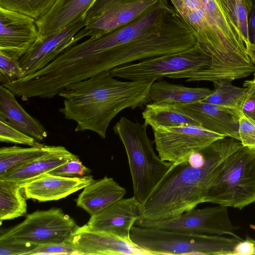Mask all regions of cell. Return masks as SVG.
I'll use <instances>...</instances> for the list:
<instances>
[{"mask_svg": "<svg viewBox=\"0 0 255 255\" xmlns=\"http://www.w3.org/2000/svg\"><path fill=\"white\" fill-rule=\"evenodd\" d=\"M243 146L240 140L226 137L172 164L142 204L143 219H173L204 203L217 167Z\"/></svg>", "mask_w": 255, "mask_h": 255, "instance_id": "obj_1", "label": "cell"}, {"mask_svg": "<svg viewBox=\"0 0 255 255\" xmlns=\"http://www.w3.org/2000/svg\"><path fill=\"white\" fill-rule=\"evenodd\" d=\"M155 80L123 81L110 71L66 86L58 94L64 99L59 111L77 123L75 131L90 130L105 138L112 120L126 108L150 103L148 93Z\"/></svg>", "mask_w": 255, "mask_h": 255, "instance_id": "obj_2", "label": "cell"}, {"mask_svg": "<svg viewBox=\"0 0 255 255\" xmlns=\"http://www.w3.org/2000/svg\"><path fill=\"white\" fill-rule=\"evenodd\" d=\"M170 1L210 56V72L217 76L230 75L249 62L242 33L217 0Z\"/></svg>", "mask_w": 255, "mask_h": 255, "instance_id": "obj_3", "label": "cell"}, {"mask_svg": "<svg viewBox=\"0 0 255 255\" xmlns=\"http://www.w3.org/2000/svg\"><path fill=\"white\" fill-rule=\"evenodd\" d=\"M147 125L122 117L113 127L126 150L134 196L142 204L172 164L161 159L147 134Z\"/></svg>", "mask_w": 255, "mask_h": 255, "instance_id": "obj_4", "label": "cell"}, {"mask_svg": "<svg viewBox=\"0 0 255 255\" xmlns=\"http://www.w3.org/2000/svg\"><path fill=\"white\" fill-rule=\"evenodd\" d=\"M131 241L152 255H233L236 245L243 239L234 237L141 227L134 225Z\"/></svg>", "mask_w": 255, "mask_h": 255, "instance_id": "obj_5", "label": "cell"}, {"mask_svg": "<svg viewBox=\"0 0 255 255\" xmlns=\"http://www.w3.org/2000/svg\"><path fill=\"white\" fill-rule=\"evenodd\" d=\"M242 209L255 203V150L243 146L217 167L204 203Z\"/></svg>", "mask_w": 255, "mask_h": 255, "instance_id": "obj_6", "label": "cell"}, {"mask_svg": "<svg viewBox=\"0 0 255 255\" xmlns=\"http://www.w3.org/2000/svg\"><path fill=\"white\" fill-rule=\"evenodd\" d=\"M78 227L73 218L60 208L36 211L0 236V242L39 245L68 242Z\"/></svg>", "mask_w": 255, "mask_h": 255, "instance_id": "obj_7", "label": "cell"}, {"mask_svg": "<svg viewBox=\"0 0 255 255\" xmlns=\"http://www.w3.org/2000/svg\"><path fill=\"white\" fill-rule=\"evenodd\" d=\"M211 63L210 56L197 42L188 50L119 66L110 72L114 77L130 81H156L181 72L205 70L210 67Z\"/></svg>", "mask_w": 255, "mask_h": 255, "instance_id": "obj_8", "label": "cell"}, {"mask_svg": "<svg viewBox=\"0 0 255 255\" xmlns=\"http://www.w3.org/2000/svg\"><path fill=\"white\" fill-rule=\"evenodd\" d=\"M135 226L162 230L213 235H229L242 239L236 234L239 227L231 222L228 207L219 205L193 208L171 219L137 221Z\"/></svg>", "mask_w": 255, "mask_h": 255, "instance_id": "obj_9", "label": "cell"}, {"mask_svg": "<svg viewBox=\"0 0 255 255\" xmlns=\"http://www.w3.org/2000/svg\"><path fill=\"white\" fill-rule=\"evenodd\" d=\"M158 0H95L86 12L79 31L84 38L105 35L130 22Z\"/></svg>", "mask_w": 255, "mask_h": 255, "instance_id": "obj_10", "label": "cell"}, {"mask_svg": "<svg viewBox=\"0 0 255 255\" xmlns=\"http://www.w3.org/2000/svg\"><path fill=\"white\" fill-rule=\"evenodd\" d=\"M155 148L161 160L173 165L189 159L196 151L226 136L196 125L159 127L153 129Z\"/></svg>", "mask_w": 255, "mask_h": 255, "instance_id": "obj_11", "label": "cell"}, {"mask_svg": "<svg viewBox=\"0 0 255 255\" xmlns=\"http://www.w3.org/2000/svg\"><path fill=\"white\" fill-rule=\"evenodd\" d=\"M83 16L60 30L42 36V39L19 59L25 76L46 67L65 50L81 39L77 33L84 26Z\"/></svg>", "mask_w": 255, "mask_h": 255, "instance_id": "obj_12", "label": "cell"}, {"mask_svg": "<svg viewBox=\"0 0 255 255\" xmlns=\"http://www.w3.org/2000/svg\"><path fill=\"white\" fill-rule=\"evenodd\" d=\"M0 52L19 59L42 39L36 20L0 7Z\"/></svg>", "mask_w": 255, "mask_h": 255, "instance_id": "obj_13", "label": "cell"}, {"mask_svg": "<svg viewBox=\"0 0 255 255\" xmlns=\"http://www.w3.org/2000/svg\"><path fill=\"white\" fill-rule=\"evenodd\" d=\"M81 255H152L131 241L95 231L86 224L78 226L69 241Z\"/></svg>", "mask_w": 255, "mask_h": 255, "instance_id": "obj_14", "label": "cell"}, {"mask_svg": "<svg viewBox=\"0 0 255 255\" xmlns=\"http://www.w3.org/2000/svg\"><path fill=\"white\" fill-rule=\"evenodd\" d=\"M142 219V204L133 196L120 199L91 216L87 225L93 230L111 233L131 241L130 234L132 227Z\"/></svg>", "mask_w": 255, "mask_h": 255, "instance_id": "obj_15", "label": "cell"}, {"mask_svg": "<svg viewBox=\"0 0 255 255\" xmlns=\"http://www.w3.org/2000/svg\"><path fill=\"white\" fill-rule=\"evenodd\" d=\"M175 105L203 128L240 140V111L202 101Z\"/></svg>", "mask_w": 255, "mask_h": 255, "instance_id": "obj_16", "label": "cell"}, {"mask_svg": "<svg viewBox=\"0 0 255 255\" xmlns=\"http://www.w3.org/2000/svg\"><path fill=\"white\" fill-rule=\"evenodd\" d=\"M94 180L91 175L68 177L46 173L21 185L26 199L40 202L58 200L78 191Z\"/></svg>", "mask_w": 255, "mask_h": 255, "instance_id": "obj_17", "label": "cell"}, {"mask_svg": "<svg viewBox=\"0 0 255 255\" xmlns=\"http://www.w3.org/2000/svg\"><path fill=\"white\" fill-rule=\"evenodd\" d=\"M126 189L107 176L86 186L76 199V205L90 216L123 198Z\"/></svg>", "mask_w": 255, "mask_h": 255, "instance_id": "obj_18", "label": "cell"}, {"mask_svg": "<svg viewBox=\"0 0 255 255\" xmlns=\"http://www.w3.org/2000/svg\"><path fill=\"white\" fill-rule=\"evenodd\" d=\"M15 96L10 90L0 85V118L37 141H42L47 136L45 128L38 120L25 111Z\"/></svg>", "mask_w": 255, "mask_h": 255, "instance_id": "obj_19", "label": "cell"}, {"mask_svg": "<svg viewBox=\"0 0 255 255\" xmlns=\"http://www.w3.org/2000/svg\"><path fill=\"white\" fill-rule=\"evenodd\" d=\"M95 0H56L50 10L36 20L42 36L55 33L85 16Z\"/></svg>", "mask_w": 255, "mask_h": 255, "instance_id": "obj_20", "label": "cell"}, {"mask_svg": "<svg viewBox=\"0 0 255 255\" xmlns=\"http://www.w3.org/2000/svg\"><path fill=\"white\" fill-rule=\"evenodd\" d=\"M76 156L64 146H59L46 156L0 174V180L23 184L48 173Z\"/></svg>", "mask_w": 255, "mask_h": 255, "instance_id": "obj_21", "label": "cell"}, {"mask_svg": "<svg viewBox=\"0 0 255 255\" xmlns=\"http://www.w3.org/2000/svg\"><path fill=\"white\" fill-rule=\"evenodd\" d=\"M212 91L213 90L205 87L191 88L165 81H155L150 87L148 98L152 103L187 104L201 101Z\"/></svg>", "mask_w": 255, "mask_h": 255, "instance_id": "obj_22", "label": "cell"}, {"mask_svg": "<svg viewBox=\"0 0 255 255\" xmlns=\"http://www.w3.org/2000/svg\"><path fill=\"white\" fill-rule=\"evenodd\" d=\"M142 113L144 123L152 129L159 127H177L198 123L180 111L175 105L149 103Z\"/></svg>", "mask_w": 255, "mask_h": 255, "instance_id": "obj_23", "label": "cell"}, {"mask_svg": "<svg viewBox=\"0 0 255 255\" xmlns=\"http://www.w3.org/2000/svg\"><path fill=\"white\" fill-rule=\"evenodd\" d=\"M58 147L42 144L26 148L17 146L2 147L0 148V174L46 156Z\"/></svg>", "mask_w": 255, "mask_h": 255, "instance_id": "obj_24", "label": "cell"}, {"mask_svg": "<svg viewBox=\"0 0 255 255\" xmlns=\"http://www.w3.org/2000/svg\"><path fill=\"white\" fill-rule=\"evenodd\" d=\"M21 184L0 180V220L14 219L24 215L27 204L21 192Z\"/></svg>", "mask_w": 255, "mask_h": 255, "instance_id": "obj_25", "label": "cell"}, {"mask_svg": "<svg viewBox=\"0 0 255 255\" xmlns=\"http://www.w3.org/2000/svg\"><path fill=\"white\" fill-rule=\"evenodd\" d=\"M213 84L214 88L212 93L201 101L234 109L241 112L247 88L234 86L228 80L216 81Z\"/></svg>", "mask_w": 255, "mask_h": 255, "instance_id": "obj_26", "label": "cell"}, {"mask_svg": "<svg viewBox=\"0 0 255 255\" xmlns=\"http://www.w3.org/2000/svg\"><path fill=\"white\" fill-rule=\"evenodd\" d=\"M56 0H0V7L24 14L37 20L52 7Z\"/></svg>", "mask_w": 255, "mask_h": 255, "instance_id": "obj_27", "label": "cell"}, {"mask_svg": "<svg viewBox=\"0 0 255 255\" xmlns=\"http://www.w3.org/2000/svg\"><path fill=\"white\" fill-rule=\"evenodd\" d=\"M217 0L242 33L246 45L250 42L249 39L248 17L252 8L251 0Z\"/></svg>", "mask_w": 255, "mask_h": 255, "instance_id": "obj_28", "label": "cell"}, {"mask_svg": "<svg viewBox=\"0 0 255 255\" xmlns=\"http://www.w3.org/2000/svg\"><path fill=\"white\" fill-rule=\"evenodd\" d=\"M25 77L19 59L0 52V82L1 85L11 83Z\"/></svg>", "mask_w": 255, "mask_h": 255, "instance_id": "obj_29", "label": "cell"}, {"mask_svg": "<svg viewBox=\"0 0 255 255\" xmlns=\"http://www.w3.org/2000/svg\"><path fill=\"white\" fill-rule=\"evenodd\" d=\"M0 141L30 146H36L41 144L33 137L21 132L0 118Z\"/></svg>", "mask_w": 255, "mask_h": 255, "instance_id": "obj_30", "label": "cell"}, {"mask_svg": "<svg viewBox=\"0 0 255 255\" xmlns=\"http://www.w3.org/2000/svg\"><path fill=\"white\" fill-rule=\"evenodd\" d=\"M81 255L74 246L68 242L39 245L30 250L26 254V255Z\"/></svg>", "mask_w": 255, "mask_h": 255, "instance_id": "obj_31", "label": "cell"}, {"mask_svg": "<svg viewBox=\"0 0 255 255\" xmlns=\"http://www.w3.org/2000/svg\"><path fill=\"white\" fill-rule=\"evenodd\" d=\"M91 171L76 156L47 173L63 177H75L88 175Z\"/></svg>", "mask_w": 255, "mask_h": 255, "instance_id": "obj_32", "label": "cell"}, {"mask_svg": "<svg viewBox=\"0 0 255 255\" xmlns=\"http://www.w3.org/2000/svg\"><path fill=\"white\" fill-rule=\"evenodd\" d=\"M240 141L244 147L255 150V121L242 114L239 120Z\"/></svg>", "mask_w": 255, "mask_h": 255, "instance_id": "obj_33", "label": "cell"}, {"mask_svg": "<svg viewBox=\"0 0 255 255\" xmlns=\"http://www.w3.org/2000/svg\"><path fill=\"white\" fill-rule=\"evenodd\" d=\"M243 85L247 88V92L241 112L246 117L255 121V80H246Z\"/></svg>", "mask_w": 255, "mask_h": 255, "instance_id": "obj_34", "label": "cell"}, {"mask_svg": "<svg viewBox=\"0 0 255 255\" xmlns=\"http://www.w3.org/2000/svg\"><path fill=\"white\" fill-rule=\"evenodd\" d=\"M36 246L0 241V255H26Z\"/></svg>", "mask_w": 255, "mask_h": 255, "instance_id": "obj_35", "label": "cell"}, {"mask_svg": "<svg viewBox=\"0 0 255 255\" xmlns=\"http://www.w3.org/2000/svg\"><path fill=\"white\" fill-rule=\"evenodd\" d=\"M252 239L241 240L235 247L233 255H253L254 243Z\"/></svg>", "mask_w": 255, "mask_h": 255, "instance_id": "obj_36", "label": "cell"}, {"mask_svg": "<svg viewBox=\"0 0 255 255\" xmlns=\"http://www.w3.org/2000/svg\"><path fill=\"white\" fill-rule=\"evenodd\" d=\"M252 8L248 17L249 39L252 43L255 44V0H251Z\"/></svg>", "mask_w": 255, "mask_h": 255, "instance_id": "obj_37", "label": "cell"}, {"mask_svg": "<svg viewBox=\"0 0 255 255\" xmlns=\"http://www.w3.org/2000/svg\"><path fill=\"white\" fill-rule=\"evenodd\" d=\"M248 54L255 66V44L249 42L246 44ZM255 80V71L254 73V79Z\"/></svg>", "mask_w": 255, "mask_h": 255, "instance_id": "obj_38", "label": "cell"}]
</instances>
